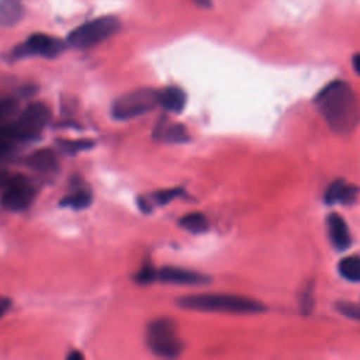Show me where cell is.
I'll return each mask as SVG.
<instances>
[{
    "instance_id": "cell-2",
    "label": "cell",
    "mask_w": 360,
    "mask_h": 360,
    "mask_svg": "<svg viewBox=\"0 0 360 360\" xmlns=\"http://www.w3.org/2000/svg\"><path fill=\"white\" fill-rule=\"evenodd\" d=\"M184 309L226 314H257L266 309L263 302L233 294H193L177 300Z\"/></svg>"
},
{
    "instance_id": "cell-27",
    "label": "cell",
    "mask_w": 360,
    "mask_h": 360,
    "mask_svg": "<svg viewBox=\"0 0 360 360\" xmlns=\"http://www.w3.org/2000/svg\"><path fill=\"white\" fill-rule=\"evenodd\" d=\"M68 359H69V360H72V359L80 360V359H83V354H82V353H79V352H75V350H73L72 353H69V354H68Z\"/></svg>"
},
{
    "instance_id": "cell-19",
    "label": "cell",
    "mask_w": 360,
    "mask_h": 360,
    "mask_svg": "<svg viewBox=\"0 0 360 360\" xmlns=\"http://www.w3.org/2000/svg\"><path fill=\"white\" fill-rule=\"evenodd\" d=\"M162 136L169 143H183L188 141V132L183 124L170 125L165 132H162Z\"/></svg>"
},
{
    "instance_id": "cell-12",
    "label": "cell",
    "mask_w": 360,
    "mask_h": 360,
    "mask_svg": "<svg viewBox=\"0 0 360 360\" xmlns=\"http://www.w3.org/2000/svg\"><path fill=\"white\" fill-rule=\"evenodd\" d=\"M25 163L27 166L38 172H52L58 167V156L52 149L44 148L34 150L31 155H28Z\"/></svg>"
},
{
    "instance_id": "cell-10",
    "label": "cell",
    "mask_w": 360,
    "mask_h": 360,
    "mask_svg": "<svg viewBox=\"0 0 360 360\" xmlns=\"http://www.w3.org/2000/svg\"><path fill=\"white\" fill-rule=\"evenodd\" d=\"M329 240L336 250H346L352 246V235L345 218L336 212H332L326 218Z\"/></svg>"
},
{
    "instance_id": "cell-14",
    "label": "cell",
    "mask_w": 360,
    "mask_h": 360,
    "mask_svg": "<svg viewBox=\"0 0 360 360\" xmlns=\"http://www.w3.org/2000/svg\"><path fill=\"white\" fill-rule=\"evenodd\" d=\"M22 15L21 0H0V25H14Z\"/></svg>"
},
{
    "instance_id": "cell-9",
    "label": "cell",
    "mask_w": 360,
    "mask_h": 360,
    "mask_svg": "<svg viewBox=\"0 0 360 360\" xmlns=\"http://www.w3.org/2000/svg\"><path fill=\"white\" fill-rule=\"evenodd\" d=\"M156 280L177 285H202L210 283L208 276L181 267H163L156 270Z\"/></svg>"
},
{
    "instance_id": "cell-6",
    "label": "cell",
    "mask_w": 360,
    "mask_h": 360,
    "mask_svg": "<svg viewBox=\"0 0 360 360\" xmlns=\"http://www.w3.org/2000/svg\"><path fill=\"white\" fill-rule=\"evenodd\" d=\"M51 108L42 103L35 101L28 104L13 122L17 128L21 141H28L38 136L51 121Z\"/></svg>"
},
{
    "instance_id": "cell-20",
    "label": "cell",
    "mask_w": 360,
    "mask_h": 360,
    "mask_svg": "<svg viewBox=\"0 0 360 360\" xmlns=\"http://www.w3.org/2000/svg\"><path fill=\"white\" fill-rule=\"evenodd\" d=\"M18 110V103L14 98H0V124L6 122Z\"/></svg>"
},
{
    "instance_id": "cell-17",
    "label": "cell",
    "mask_w": 360,
    "mask_h": 360,
    "mask_svg": "<svg viewBox=\"0 0 360 360\" xmlns=\"http://www.w3.org/2000/svg\"><path fill=\"white\" fill-rule=\"evenodd\" d=\"M93 201V195L87 190H77L60 200V207L72 210H84Z\"/></svg>"
},
{
    "instance_id": "cell-28",
    "label": "cell",
    "mask_w": 360,
    "mask_h": 360,
    "mask_svg": "<svg viewBox=\"0 0 360 360\" xmlns=\"http://www.w3.org/2000/svg\"><path fill=\"white\" fill-rule=\"evenodd\" d=\"M359 321H360V312H359Z\"/></svg>"
},
{
    "instance_id": "cell-7",
    "label": "cell",
    "mask_w": 360,
    "mask_h": 360,
    "mask_svg": "<svg viewBox=\"0 0 360 360\" xmlns=\"http://www.w3.org/2000/svg\"><path fill=\"white\" fill-rule=\"evenodd\" d=\"M35 197V190L24 176L8 177L1 193V205L8 211H22L28 208Z\"/></svg>"
},
{
    "instance_id": "cell-25",
    "label": "cell",
    "mask_w": 360,
    "mask_h": 360,
    "mask_svg": "<svg viewBox=\"0 0 360 360\" xmlns=\"http://www.w3.org/2000/svg\"><path fill=\"white\" fill-rule=\"evenodd\" d=\"M193 3L201 8H210L212 4L211 0H193Z\"/></svg>"
},
{
    "instance_id": "cell-11",
    "label": "cell",
    "mask_w": 360,
    "mask_h": 360,
    "mask_svg": "<svg viewBox=\"0 0 360 360\" xmlns=\"http://www.w3.org/2000/svg\"><path fill=\"white\" fill-rule=\"evenodd\" d=\"M360 193V188L354 184L346 183L345 180H336L333 181L326 193H325V201L328 204H353Z\"/></svg>"
},
{
    "instance_id": "cell-13",
    "label": "cell",
    "mask_w": 360,
    "mask_h": 360,
    "mask_svg": "<svg viewBox=\"0 0 360 360\" xmlns=\"http://www.w3.org/2000/svg\"><path fill=\"white\" fill-rule=\"evenodd\" d=\"M187 96L183 89L177 86H169L159 91V104L172 112H180L186 107Z\"/></svg>"
},
{
    "instance_id": "cell-22",
    "label": "cell",
    "mask_w": 360,
    "mask_h": 360,
    "mask_svg": "<svg viewBox=\"0 0 360 360\" xmlns=\"http://www.w3.org/2000/svg\"><path fill=\"white\" fill-rule=\"evenodd\" d=\"M153 280H156V270L152 266L142 267L136 276L138 283H152Z\"/></svg>"
},
{
    "instance_id": "cell-4",
    "label": "cell",
    "mask_w": 360,
    "mask_h": 360,
    "mask_svg": "<svg viewBox=\"0 0 360 360\" xmlns=\"http://www.w3.org/2000/svg\"><path fill=\"white\" fill-rule=\"evenodd\" d=\"M120 30V21L115 17L104 15L91 21H87L77 28H75L68 35V44L79 48L86 49L91 48L104 39L110 38Z\"/></svg>"
},
{
    "instance_id": "cell-23",
    "label": "cell",
    "mask_w": 360,
    "mask_h": 360,
    "mask_svg": "<svg viewBox=\"0 0 360 360\" xmlns=\"http://www.w3.org/2000/svg\"><path fill=\"white\" fill-rule=\"evenodd\" d=\"M10 307H11V301L6 297H0V318L3 315H6V312L10 309Z\"/></svg>"
},
{
    "instance_id": "cell-21",
    "label": "cell",
    "mask_w": 360,
    "mask_h": 360,
    "mask_svg": "<svg viewBox=\"0 0 360 360\" xmlns=\"http://www.w3.org/2000/svg\"><path fill=\"white\" fill-rule=\"evenodd\" d=\"M181 193L180 188H166V190H159L158 193L153 194V200L158 204H167L173 198H176Z\"/></svg>"
},
{
    "instance_id": "cell-8",
    "label": "cell",
    "mask_w": 360,
    "mask_h": 360,
    "mask_svg": "<svg viewBox=\"0 0 360 360\" xmlns=\"http://www.w3.org/2000/svg\"><path fill=\"white\" fill-rule=\"evenodd\" d=\"M65 49L63 41L46 34H32L15 51L18 55H38L44 58H55Z\"/></svg>"
},
{
    "instance_id": "cell-3",
    "label": "cell",
    "mask_w": 360,
    "mask_h": 360,
    "mask_svg": "<svg viewBox=\"0 0 360 360\" xmlns=\"http://www.w3.org/2000/svg\"><path fill=\"white\" fill-rule=\"evenodd\" d=\"M146 345L152 353L167 359L180 356L184 347L174 322L169 318H158L149 322L146 328Z\"/></svg>"
},
{
    "instance_id": "cell-5",
    "label": "cell",
    "mask_w": 360,
    "mask_h": 360,
    "mask_svg": "<svg viewBox=\"0 0 360 360\" xmlns=\"http://www.w3.org/2000/svg\"><path fill=\"white\" fill-rule=\"evenodd\" d=\"M159 104V91L153 89H139L120 96L111 107L115 120L127 121L152 111Z\"/></svg>"
},
{
    "instance_id": "cell-1",
    "label": "cell",
    "mask_w": 360,
    "mask_h": 360,
    "mask_svg": "<svg viewBox=\"0 0 360 360\" xmlns=\"http://www.w3.org/2000/svg\"><path fill=\"white\" fill-rule=\"evenodd\" d=\"M315 105L330 129L339 135L352 134L360 122V100L345 80L328 83L316 94Z\"/></svg>"
},
{
    "instance_id": "cell-24",
    "label": "cell",
    "mask_w": 360,
    "mask_h": 360,
    "mask_svg": "<svg viewBox=\"0 0 360 360\" xmlns=\"http://www.w3.org/2000/svg\"><path fill=\"white\" fill-rule=\"evenodd\" d=\"M352 66H353L354 72L360 76V52L353 55V58H352Z\"/></svg>"
},
{
    "instance_id": "cell-26",
    "label": "cell",
    "mask_w": 360,
    "mask_h": 360,
    "mask_svg": "<svg viewBox=\"0 0 360 360\" xmlns=\"http://www.w3.org/2000/svg\"><path fill=\"white\" fill-rule=\"evenodd\" d=\"M8 173L6 172V170H1L0 169V190H3V187H4V184L7 183V180H8Z\"/></svg>"
},
{
    "instance_id": "cell-15",
    "label": "cell",
    "mask_w": 360,
    "mask_h": 360,
    "mask_svg": "<svg viewBox=\"0 0 360 360\" xmlns=\"http://www.w3.org/2000/svg\"><path fill=\"white\" fill-rule=\"evenodd\" d=\"M338 271L342 278L350 283H360V256L352 255L343 257L338 264Z\"/></svg>"
},
{
    "instance_id": "cell-16",
    "label": "cell",
    "mask_w": 360,
    "mask_h": 360,
    "mask_svg": "<svg viewBox=\"0 0 360 360\" xmlns=\"http://www.w3.org/2000/svg\"><path fill=\"white\" fill-rule=\"evenodd\" d=\"M179 225L186 229L187 232L190 233H194V235H198V233H204L208 231L210 228V224H208V219L204 214L201 212H190V214H186L184 217L180 218L179 221Z\"/></svg>"
},
{
    "instance_id": "cell-18",
    "label": "cell",
    "mask_w": 360,
    "mask_h": 360,
    "mask_svg": "<svg viewBox=\"0 0 360 360\" xmlns=\"http://www.w3.org/2000/svg\"><path fill=\"white\" fill-rule=\"evenodd\" d=\"M58 145L62 150H65L69 155L91 149L94 142L90 139H60L58 141Z\"/></svg>"
}]
</instances>
